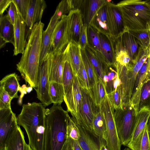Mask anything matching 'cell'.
<instances>
[{
  "label": "cell",
  "instance_id": "cell-1",
  "mask_svg": "<svg viewBox=\"0 0 150 150\" xmlns=\"http://www.w3.org/2000/svg\"><path fill=\"white\" fill-rule=\"evenodd\" d=\"M42 103L24 104L17 117L18 124L27 135L32 150H44L46 128V109Z\"/></svg>",
  "mask_w": 150,
  "mask_h": 150
},
{
  "label": "cell",
  "instance_id": "cell-2",
  "mask_svg": "<svg viewBox=\"0 0 150 150\" xmlns=\"http://www.w3.org/2000/svg\"><path fill=\"white\" fill-rule=\"evenodd\" d=\"M44 24L41 21L31 30L23 53L16 64L22 77L31 87H37L38 75Z\"/></svg>",
  "mask_w": 150,
  "mask_h": 150
},
{
  "label": "cell",
  "instance_id": "cell-3",
  "mask_svg": "<svg viewBox=\"0 0 150 150\" xmlns=\"http://www.w3.org/2000/svg\"><path fill=\"white\" fill-rule=\"evenodd\" d=\"M70 117L61 105L53 104L50 108L46 109L44 150H63Z\"/></svg>",
  "mask_w": 150,
  "mask_h": 150
},
{
  "label": "cell",
  "instance_id": "cell-4",
  "mask_svg": "<svg viewBox=\"0 0 150 150\" xmlns=\"http://www.w3.org/2000/svg\"><path fill=\"white\" fill-rule=\"evenodd\" d=\"M122 16L125 31H139L146 29L150 21V9L145 1L125 0L116 4Z\"/></svg>",
  "mask_w": 150,
  "mask_h": 150
},
{
  "label": "cell",
  "instance_id": "cell-5",
  "mask_svg": "<svg viewBox=\"0 0 150 150\" xmlns=\"http://www.w3.org/2000/svg\"><path fill=\"white\" fill-rule=\"evenodd\" d=\"M149 47H139L138 54L133 60L127 66L116 62V69L121 81L120 86L123 104H130L133 88L137 74L148 57Z\"/></svg>",
  "mask_w": 150,
  "mask_h": 150
},
{
  "label": "cell",
  "instance_id": "cell-6",
  "mask_svg": "<svg viewBox=\"0 0 150 150\" xmlns=\"http://www.w3.org/2000/svg\"><path fill=\"white\" fill-rule=\"evenodd\" d=\"M137 112L130 104L115 110L114 118L118 136L122 145L127 146L131 139Z\"/></svg>",
  "mask_w": 150,
  "mask_h": 150
},
{
  "label": "cell",
  "instance_id": "cell-7",
  "mask_svg": "<svg viewBox=\"0 0 150 150\" xmlns=\"http://www.w3.org/2000/svg\"><path fill=\"white\" fill-rule=\"evenodd\" d=\"M99 107L104 114L105 120L108 150H121L122 144L114 120L115 109L107 95Z\"/></svg>",
  "mask_w": 150,
  "mask_h": 150
},
{
  "label": "cell",
  "instance_id": "cell-8",
  "mask_svg": "<svg viewBox=\"0 0 150 150\" xmlns=\"http://www.w3.org/2000/svg\"><path fill=\"white\" fill-rule=\"evenodd\" d=\"M52 54L49 53L41 62L39 63L37 87L35 89L37 97L46 107L52 103L49 93V70Z\"/></svg>",
  "mask_w": 150,
  "mask_h": 150
},
{
  "label": "cell",
  "instance_id": "cell-9",
  "mask_svg": "<svg viewBox=\"0 0 150 150\" xmlns=\"http://www.w3.org/2000/svg\"><path fill=\"white\" fill-rule=\"evenodd\" d=\"M70 42L67 15L62 16L54 30L49 53H61Z\"/></svg>",
  "mask_w": 150,
  "mask_h": 150
},
{
  "label": "cell",
  "instance_id": "cell-10",
  "mask_svg": "<svg viewBox=\"0 0 150 150\" xmlns=\"http://www.w3.org/2000/svg\"><path fill=\"white\" fill-rule=\"evenodd\" d=\"M81 89L82 100L79 111V121L77 122L76 121L91 132L93 121L98 107L96 105L88 91L85 88H81Z\"/></svg>",
  "mask_w": 150,
  "mask_h": 150
},
{
  "label": "cell",
  "instance_id": "cell-11",
  "mask_svg": "<svg viewBox=\"0 0 150 150\" xmlns=\"http://www.w3.org/2000/svg\"><path fill=\"white\" fill-rule=\"evenodd\" d=\"M82 100L81 87L77 75L74 74V79L70 88L64 95V101L69 112L77 122L79 121V111Z\"/></svg>",
  "mask_w": 150,
  "mask_h": 150
},
{
  "label": "cell",
  "instance_id": "cell-12",
  "mask_svg": "<svg viewBox=\"0 0 150 150\" xmlns=\"http://www.w3.org/2000/svg\"><path fill=\"white\" fill-rule=\"evenodd\" d=\"M107 0V13L112 38L118 37L125 31L121 12L115 4Z\"/></svg>",
  "mask_w": 150,
  "mask_h": 150
},
{
  "label": "cell",
  "instance_id": "cell-13",
  "mask_svg": "<svg viewBox=\"0 0 150 150\" xmlns=\"http://www.w3.org/2000/svg\"><path fill=\"white\" fill-rule=\"evenodd\" d=\"M18 125L17 117L11 108L0 110V149L9 134Z\"/></svg>",
  "mask_w": 150,
  "mask_h": 150
},
{
  "label": "cell",
  "instance_id": "cell-14",
  "mask_svg": "<svg viewBox=\"0 0 150 150\" xmlns=\"http://www.w3.org/2000/svg\"><path fill=\"white\" fill-rule=\"evenodd\" d=\"M26 23L18 11L14 25V44L13 56L23 54L27 42L25 38Z\"/></svg>",
  "mask_w": 150,
  "mask_h": 150
},
{
  "label": "cell",
  "instance_id": "cell-15",
  "mask_svg": "<svg viewBox=\"0 0 150 150\" xmlns=\"http://www.w3.org/2000/svg\"><path fill=\"white\" fill-rule=\"evenodd\" d=\"M91 132L98 139L101 147H107L106 122L104 114L99 107L93 121Z\"/></svg>",
  "mask_w": 150,
  "mask_h": 150
},
{
  "label": "cell",
  "instance_id": "cell-16",
  "mask_svg": "<svg viewBox=\"0 0 150 150\" xmlns=\"http://www.w3.org/2000/svg\"><path fill=\"white\" fill-rule=\"evenodd\" d=\"M67 16L69 42L74 41L78 43L80 32L83 24L81 12L78 9H73Z\"/></svg>",
  "mask_w": 150,
  "mask_h": 150
},
{
  "label": "cell",
  "instance_id": "cell-17",
  "mask_svg": "<svg viewBox=\"0 0 150 150\" xmlns=\"http://www.w3.org/2000/svg\"><path fill=\"white\" fill-rule=\"evenodd\" d=\"M60 20L57 12L51 17L46 29L43 31L39 62H42L50 52L53 33L58 21Z\"/></svg>",
  "mask_w": 150,
  "mask_h": 150
},
{
  "label": "cell",
  "instance_id": "cell-18",
  "mask_svg": "<svg viewBox=\"0 0 150 150\" xmlns=\"http://www.w3.org/2000/svg\"><path fill=\"white\" fill-rule=\"evenodd\" d=\"M46 6L43 0H30L25 21L26 26L31 30L34 25L41 21Z\"/></svg>",
  "mask_w": 150,
  "mask_h": 150
},
{
  "label": "cell",
  "instance_id": "cell-19",
  "mask_svg": "<svg viewBox=\"0 0 150 150\" xmlns=\"http://www.w3.org/2000/svg\"><path fill=\"white\" fill-rule=\"evenodd\" d=\"M148 60L145 61L139 71L134 81L130 104L138 112V106L142 86L148 76Z\"/></svg>",
  "mask_w": 150,
  "mask_h": 150
},
{
  "label": "cell",
  "instance_id": "cell-20",
  "mask_svg": "<svg viewBox=\"0 0 150 150\" xmlns=\"http://www.w3.org/2000/svg\"><path fill=\"white\" fill-rule=\"evenodd\" d=\"M107 2L100 9L90 25L99 33L112 38L108 15Z\"/></svg>",
  "mask_w": 150,
  "mask_h": 150
},
{
  "label": "cell",
  "instance_id": "cell-21",
  "mask_svg": "<svg viewBox=\"0 0 150 150\" xmlns=\"http://www.w3.org/2000/svg\"><path fill=\"white\" fill-rule=\"evenodd\" d=\"M71 118L80 130L81 136L78 142L83 150H108L102 148L97 137L91 132L78 123L74 118Z\"/></svg>",
  "mask_w": 150,
  "mask_h": 150
},
{
  "label": "cell",
  "instance_id": "cell-22",
  "mask_svg": "<svg viewBox=\"0 0 150 150\" xmlns=\"http://www.w3.org/2000/svg\"><path fill=\"white\" fill-rule=\"evenodd\" d=\"M49 70V81L62 84V76L64 63V52L61 53L52 54Z\"/></svg>",
  "mask_w": 150,
  "mask_h": 150
},
{
  "label": "cell",
  "instance_id": "cell-23",
  "mask_svg": "<svg viewBox=\"0 0 150 150\" xmlns=\"http://www.w3.org/2000/svg\"><path fill=\"white\" fill-rule=\"evenodd\" d=\"M82 59L85 67L90 86L89 93L95 102L98 80L100 79L86 54L85 49L81 48Z\"/></svg>",
  "mask_w": 150,
  "mask_h": 150
},
{
  "label": "cell",
  "instance_id": "cell-24",
  "mask_svg": "<svg viewBox=\"0 0 150 150\" xmlns=\"http://www.w3.org/2000/svg\"><path fill=\"white\" fill-rule=\"evenodd\" d=\"M64 52L69 59L74 73L79 77L82 61L81 48L79 45L74 41L70 42Z\"/></svg>",
  "mask_w": 150,
  "mask_h": 150
},
{
  "label": "cell",
  "instance_id": "cell-25",
  "mask_svg": "<svg viewBox=\"0 0 150 150\" xmlns=\"http://www.w3.org/2000/svg\"><path fill=\"white\" fill-rule=\"evenodd\" d=\"M101 52L109 66H116V60L112 38L99 33Z\"/></svg>",
  "mask_w": 150,
  "mask_h": 150
},
{
  "label": "cell",
  "instance_id": "cell-26",
  "mask_svg": "<svg viewBox=\"0 0 150 150\" xmlns=\"http://www.w3.org/2000/svg\"><path fill=\"white\" fill-rule=\"evenodd\" d=\"M85 49L98 77L103 81L104 76L106 74L107 68L109 66L100 52L93 50L88 46Z\"/></svg>",
  "mask_w": 150,
  "mask_h": 150
},
{
  "label": "cell",
  "instance_id": "cell-27",
  "mask_svg": "<svg viewBox=\"0 0 150 150\" xmlns=\"http://www.w3.org/2000/svg\"><path fill=\"white\" fill-rule=\"evenodd\" d=\"M25 142L23 133L18 125L8 135L4 146L7 150H23Z\"/></svg>",
  "mask_w": 150,
  "mask_h": 150
},
{
  "label": "cell",
  "instance_id": "cell-28",
  "mask_svg": "<svg viewBox=\"0 0 150 150\" xmlns=\"http://www.w3.org/2000/svg\"><path fill=\"white\" fill-rule=\"evenodd\" d=\"M118 37L131 61L134 60L138 54L139 47L134 37L128 30L125 31Z\"/></svg>",
  "mask_w": 150,
  "mask_h": 150
},
{
  "label": "cell",
  "instance_id": "cell-29",
  "mask_svg": "<svg viewBox=\"0 0 150 150\" xmlns=\"http://www.w3.org/2000/svg\"><path fill=\"white\" fill-rule=\"evenodd\" d=\"M19 77L15 73L8 74L0 81V85L12 98H18V91L20 90Z\"/></svg>",
  "mask_w": 150,
  "mask_h": 150
},
{
  "label": "cell",
  "instance_id": "cell-30",
  "mask_svg": "<svg viewBox=\"0 0 150 150\" xmlns=\"http://www.w3.org/2000/svg\"><path fill=\"white\" fill-rule=\"evenodd\" d=\"M150 115V110L146 108L142 109L138 112L134 131L129 143L134 142L141 134L147 124Z\"/></svg>",
  "mask_w": 150,
  "mask_h": 150
},
{
  "label": "cell",
  "instance_id": "cell-31",
  "mask_svg": "<svg viewBox=\"0 0 150 150\" xmlns=\"http://www.w3.org/2000/svg\"><path fill=\"white\" fill-rule=\"evenodd\" d=\"M0 38L7 43L14 44V25L7 14L0 15Z\"/></svg>",
  "mask_w": 150,
  "mask_h": 150
},
{
  "label": "cell",
  "instance_id": "cell-32",
  "mask_svg": "<svg viewBox=\"0 0 150 150\" xmlns=\"http://www.w3.org/2000/svg\"><path fill=\"white\" fill-rule=\"evenodd\" d=\"M64 63L62 76L64 95L68 92L72 84L74 73L71 63L64 53Z\"/></svg>",
  "mask_w": 150,
  "mask_h": 150
},
{
  "label": "cell",
  "instance_id": "cell-33",
  "mask_svg": "<svg viewBox=\"0 0 150 150\" xmlns=\"http://www.w3.org/2000/svg\"><path fill=\"white\" fill-rule=\"evenodd\" d=\"M127 146L131 150H150V141L148 133L147 124L135 141L128 143Z\"/></svg>",
  "mask_w": 150,
  "mask_h": 150
},
{
  "label": "cell",
  "instance_id": "cell-34",
  "mask_svg": "<svg viewBox=\"0 0 150 150\" xmlns=\"http://www.w3.org/2000/svg\"><path fill=\"white\" fill-rule=\"evenodd\" d=\"M49 93L52 102L54 104L61 105L64 101V89L61 83L50 82Z\"/></svg>",
  "mask_w": 150,
  "mask_h": 150
},
{
  "label": "cell",
  "instance_id": "cell-35",
  "mask_svg": "<svg viewBox=\"0 0 150 150\" xmlns=\"http://www.w3.org/2000/svg\"><path fill=\"white\" fill-rule=\"evenodd\" d=\"M105 0H88L86 16L83 24L90 25L93 19L100 9L107 2Z\"/></svg>",
  "mask_w": 150,
  "mask_h": 150
},
{
  "label": "cell",
  "instance_id": "cell-36",
  "mask_svg": "<svg viewBox=\"0 0 150 150\" xmlns=\"http://www.w3.org/2000/svg\"><path fill=\"white\" fill-rule=\"evenodd\" d=\"M144 108L150 110V74L148 75L141 89L138 112Z\"/></svg>",
  "mask_w": 150,
  "mask_h": 150
},
{
  "label": "cell",
  "instance_id": "cell-37",
  "mask_svg": "<svg viewBox=\"0 0 150 150\" xmlns=\"http://www.w3.org/2000/svg\"><path fill=\"white\" fill-rule=\"evenodd\" d=\"M88 46L93 50L101 52L99 33L91 25L87 28Z\"/></svg>",
  "mask_w": 150,
  "mask_h": 150
},
{
  "label": "cell",
  "instance_id": "cell-38",
  "mask_svg": "<svg viewBox=\"0 0 150 150\" xmlns=\"http://www.w3.org/2000/svg\"><path fill=\"white\" fill-rule=\"evenodd\" d=\"M128 31L134 37L139 47L144 48L149 47L150 40L146 29Z\"/></svg>",
  "mask_w": 150,
  "mask_h": 150
},
{
  "label": "cell",
  "instance_id": "cell-39",
  "mask_svg": "<svg viewBox=\"0 0 150 150\" xmlns=\"http://www.w3.org/2000/svg\"><path fill=\"white\" fill-rule=\"evenodd\" d=\"M116 66H109L108 67L106 74L108 76V80L104 85L107 94H109L114 91L113 83L115 80L118 76L116 69H114Z\"/></svg>",
  "mask_w": 150,
  "mask_h": 150
},
{
  "label": "cell",
  "instance_id": "cell-40",
  "mask_svg": "<svg viewBox=\"0 0 150 150\" xmlns=\"http://www.w3.org/2000/svg\"><path fill=\"white\" fill-rule=\"evenodd\" d=\"M107 96L115 110L122 108L123 103L120 86Z\"/></svg>",
  "mask_w": 150,
  "mask_h": 150
},
{
  "label": "cell",
  "instance_id": "cell-41",
  "mask_svg": "<svg viewBox=\"0 0 150 150\" xmlns=\"http://www.w3.org/2000/svg\"><path fill=\"white\" fill-rule=\"evenodd\" d=\"M67 134L70 139L77 141L79 140L81 136L79 128L75 122L70 117L67 126Z\"/></svg>",
  "mask_w": 150,
  "mask_h": 150
},
{
  "label": "cell",
  "instance_id": "cell-42",
  "mask_svg": "<svg viewBox=\"0 0 150 150\" xmlns=\"http://www.w3.org/2000/svg\"><path fill=\"white\" fill-rule=\"evenodd\" d=\"M107 95L104 85L100 79H99L97 86L96 95L94 102L96 105L99 107Z\"/></svg>",
  "mask_w": 150,
  "mask_h": 150
},
{
  "label": "cell",
  "instance_id": "cell-43",
  "mask_svg": "<svg viewBox=\"0 0 150 150\" xmlns=\"http://www.w3.org/2000/svg\"><path fill=\"white\" fill-rule=\"evenodd\" d=\"M72 9L71 0H63L60 2L56 11L60 20L62 16L68 14Z\"/></svg>",
  "mask_w": 150,
  "mask_h": 150
},
{
  "label": "cell",
  "instance_id": "cell-44",
  "mask_svg": "<svg viewBox=\"0 0 150 150\" xmlns=\"http://www.w3.org/2000/svg\"><path fill=\"white\" fill-rule=\"evenodd\" d=\"M13 0L18 12L25 22L30 0Z\"/></svg>",
  "mask_w": 150,
  "mask_h": 150
},
{
  "label": "cell",
  "instance_id": "cell-45",
  "mask_svg": "<svg viewBox=\"0 0 150 150\" xmlns=\"http://www.w3.org/2000/svg\"><path fill=\"white\" fill-rule=\"evenodd\" d=\"M12 99L8 93L0 86V110L11 108Z\"/></svg>",
  "mask_w": 150,
  "mask_h": 150
},
{
  "label": "cell",
  "instance_id": "cell-46",
  "mask_svg": "<svg viewBox=\"0 0 150 150\" xmlns=\"http://www.w3.org/2000/svg\"><path fill=\"white\" fill-rule=\"evenodd\" d=\"M88 25L83 24L82 27L79 37L78 44L81 48L85 49L88 45L87 28Z\"/></svg>",
  "mask_w": 150,
  "mask_h": 150
},
{
  "label": "cell",
  "instance_id": "cell-47",
  "mask_svg": "<svg viewBox=\"0 0 150 150\" xmlns=\"http://www.w3.org/2000/svg\"><path fill=\"white\" fill-rule=\"evenodd\" d=\"M18 12L17 7L13 0L10 4L7 15L10 21L13 25L17 16Z\"/></svg>",
  "mask_w": 150,
  "mask_h": 150
},
{
  "label": "cell",
  "instance_id": "cell-48",
  "mask_svg": "<svg viewBox=\"0 0 150 150\" xmlns=\"http://www.w3.org/2000/svg\"><path fill=\"white\" fill-rule=\"evenodd\" d=\"M13 0H0V15L3 13L10 5Z\"/></svg>",
  "mask_w": 150,
  "mask_h": 150
},
{
  "label": "cell",
  "instance_id": "cell-49",
  "mask_svg": "<svg viewBox=\"0 0 150 150\" xmlns=\"http://www.w3.org/2000/svg\"><path fill=\"white\" fill-rule=\"evenodd\" d=\"M69 138L72 144L73 150H83L80 146L78 141L72 140L69 137Z\"/></svg>",
  "mask_w": 150,
  "mask_h": 150
},
{
  "label": "cell",
  "instance_id": "cell-50",
  "mask_svg": "<svg viewBox=\"0 0 150 150\" xmlns=\"http://www.w3.org/2000/svg\"><path fill=\"white\" fill-rule=\"evenodd\" d=\"M63 150H73L72 144L68 136L64 146Z\"/></svg>",
  "mask_w": 150,
  "mask_h": 150
},
{
  "label": "cell",
  "instance_id": "cell-51",
  "mask_svg": "<svg viewBox=\"0 0 150 150\" xmlns=\"http://www.w3.org/2000/svg\"><path fill=\"white\" fill-rule=\"evenodd\" d=\"M148 60V66L147 69V73L148 74H150V43L149 46V54Z\"/></svg>",
  "mask_w": 150,
  "mask_h": 150
},
{
  "label": "cell",
  "instance_id": "cell-52",
  "mask_svg": "<svg viewBox=\"0 0 150 150\" xmlns=\"http://www.w3.org/2000/svg\"><path fill=\"white\" fill-rule=\"evenodd\" d=\"M147 129L150 141V115L147 121Z\"/></svg>",
  "mask_w": 150,
  "mask_h": 150
},
{
  "label": "cell",
  "instance_id": "cell-53",
  "mask_svg": "<svg viewBox=\"0 0 150 150\" xmlns=\"http://www.w3.org/2000/svg\"><path fill=\"white\" fill-rule=\"evenodd\" d=\"M0 49L5 46L7 43L4 39L0 38Z\"/></svg>",
  "mask_w": 150,
  "mask_h": 150
},
{
  "label": "cell",
  "instance_id": "cell-54",
  "mask_svg": "<svg viewBox=\"0 0 150 150\" xmlns=\"http://www.w3.org/2000/svg\"><path fill=\"white\" fill-rule=\"evenodd\" d=\"M23 150H32L29 144L25 142L24 145Z\"/></svg>",
  "mask_w": 150,
  "mask_h": 150
},
{
  "label": "cell",
  "instance_id": "cell-55",
  "mask_svg": "<svg viewBox=\"0 0 150 150\" xmlns=\"http://www.w3.org/2000/svg\"><path fill=\"white\" fill-rule=\"evenodd\" d=\"M146 28L150 40V21L147 24Z\"/></svg>",
  "mask_w": 150,
  "mask_h": 150
},
{
  "label": "cell",
  "instance_id": "cell-56",
  "mask_svg": "<svg viewBox=\"0 0 150 150\" xmlns=\"http://www.w3.org/2000/svg\"><path fill=\"white\" fill-rule=\"evenodd\" d=\"M146 4L150 9V0H146Z\"/></svg>",
  "mask_w": 150,
  "mask_h": 150
},
{
  "label": "cell",
  "instance_id": "cell-57",
  "mask_svg": "<svg viewBox=\"0 0 150 150\" xmlns=\"http://www.w3.org/2000/svg\"><path fill=\"white\" fill-rule=\"evenodd\" d=\"M0 150H7L5 146L4 145V146L3 147L0 148Z\"/></svg>",
  "mask_w": 150,
  "mask_h": 150
},
{
  "label": "cell",
  "instance_id": "cell-58",
  "mask_svg": "<svg viewBox=\"0 0 150 150\" xmlns=\"http://www.w3.org/2000/svg\"><path fill=\"white\" fill-rule=\"evenodd\" d=\"M123 150H131L129 148H125V149H124Z\"/></svg>",
  "mask_w": 150,
  "mask_h": 150
}]
</instances>
